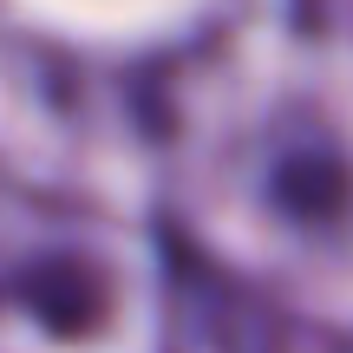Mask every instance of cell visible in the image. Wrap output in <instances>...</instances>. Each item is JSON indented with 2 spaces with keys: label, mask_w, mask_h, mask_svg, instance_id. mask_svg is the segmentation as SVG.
<instances>
[{
  "label": "cell",
  "mask_w": 353,
  "mask_h": 353,
  "mask_svg": "<svg viewBox=\"0 0 353 353\" xmlns=\"http://www.w3.org/2000/svg\"><path fill=\"white\" fill-rule=\"evenodd\" d=\"M170 176L216 262L353 275V0H242L170 85Z\"/></svg>",
  "instance_id": "1"
}]
</instances>
